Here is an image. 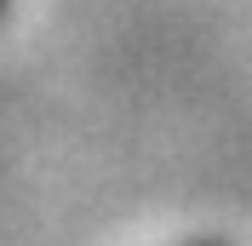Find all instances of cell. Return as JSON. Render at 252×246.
<instances>
[{
	"mask_svg": "<svg viewBox=\"0 0 252 246\" xmlns=\"http://www.w3.org/2000/svg\"><path fill=\"white\" fill-rule=\"evenodd\" d=\"M6 6H12V0H0V17H6Z\"/></svg>",
	"mask_w": 252,
	"mask_h": 246,
	"instance_id": "obj_2",
	"label": "cell"
},
{
	"mask_svg": "<svg viewBox=\"0 0 252 246\" xmlns=\"http://www.w3.org/2000/svg\"><path fill=\"white\" fill-rule=\"evenodd\" d=\"M189 246H229V241H189Z\"/></svg>",
	"mask_w": 252,
	"mask_h": 246,
	"instance_id": "obj_1",
	"label": "cell"
}]
</instances>
